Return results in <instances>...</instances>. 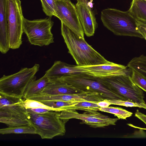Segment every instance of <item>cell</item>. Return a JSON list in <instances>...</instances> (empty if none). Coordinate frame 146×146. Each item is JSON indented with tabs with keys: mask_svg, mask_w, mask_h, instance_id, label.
Returning <instances> with one entry per match:
<instances>
[{
	"mask_svg": "<svg viewBox=\"0 0 146 146\" xmlns=\"http://www.w3.org/2000/svg\"><path fill=\"white\" fill-rule=\"evenodd\" d=\"M128 11L137 24L146 27V0H133Z\"/></svg>",
	"mask_w": 146,
	"mask_h": 146,
	"instance_id": "cell-19",
	"label": "cell"
},
{
	"mask_svg": "<svg viewBox=\"0 0 146 146\" xmlns=\"http://www.w3.org/2000/svg\"><path fill=\"white\" fill-rule=\"evenodd\" d=\"M0 122L6 124L8 127L26 126L31 125L28 119H23L16 118L0 117Z\"/></svg>",
	"mask_w": 146,
	"mask_h": 146,
	"instance_id": "cell-24",
	"label": "cell"
},
{
	"mask_svg": "<svg viewBox=\"0 0 146 146\" xmlns=\"http://www.w3.org/2000/svg\"><path fill=\"white\" fill-rule=\"evenodd\" d=\"M45 99L47 101H87L96 102L104 100L98 93L87 92L72 94L46 95L45 97Z\"/></svg>",
	"mask_w": 146,
	"mask_h": 146,
	"instance_id": "cell-16",
	"label": "cell"
},
{
	"mask_svg": "<svg viewBox=\"0 0 146 146\" xmlns=\"http://www.w3.org/2000/svg\"><path fill=\"white\" fill-rule=\"evenodd\" d=\"M143 38L145 39V40H146V35L144 36Z\"/></svg>",
	"mask_w": 146,
	"mask_h": 146,
	"instance_id": "cell-33",
	"label": "cell"
},
{
	"mask_svg": "<svg viewBox=\"0 0 146 146\" xmlns=\"http://www.w3.org/2000/svg\"><path fill=\"white\" fill-rule=\"evenodd\" d=\"M28 113H46L50 111L53 110L43 109V108H27L26 109Z\"/></svg>",
	"mask_w": 146,
	"mask_h": 146,
	"instance_id": "cell-30",
	"label": "cell"
},
{
	"mask_svg": "<svg viewBox=\"0 0 146 146\" xmlns=\"http://www.w3.org/2000/svg\"><path fill=\"white\" fill-rule=\"evenodd\" d=\"M88 72V74L93 76L101 78L125 74L131 72L124 65L110 62L102 64L79 66Z\"/></svg>",
	"mask_w": 146,
	"mask_h": 146,
	"instance_id": "cell-13",
	"label": "cell"
},
{
	"mask_svg": "<svg viewBox=\"0 0 146 146\" xmlns=\"http://www.w3.org/2000/svg\"><path fill=\"white\" fill-rule=\"evenodd\" d=\"M78 0H77V1H78Z\"/></svg>",
	"mask_w": 146,
	"mask_h": 146,
	"instance_id": "cell-35",
	"label": "cell"
},
{
	"mask_svg": "<svg viewBox=\"0 0 146 146\" xmlns=\"http://www.w3.org/2000/svg\"><path fill=\"white\" fill-rule=\"evenodd\" d=\"M44 12L48 16H55V0H40Z\"/></svg>",
	"mask_w": 146,
	"mask_h": 146,
	"instance_id": "cell-26",
	"label": "cell"
},
{
	"mask_svg": "<svg viewBox=\"0 0 146 146\" xmlns=\"http://www.w3.org/2000/svg\"><path fill=\"white\" fill-rule=\"evenodd\" d=\"M51 81L45 74L41 78H35L28 85L23 96L24 99L40 94Z\"/></svg>",
	"mask_w": 146,
	"mask_h": 146,
	"instance_id": "cell-18",
	"label": "cell"
},
{
	"mask_svg": "<svg viewBox=\"0 0 146 146\" xmlns=\"http://www.w3.org/2000/svg\"><path fill=\"white\" fill-rule=\"evenodd\" d=\"M97 104L100 107L102 108L107 107L111 105L108 100L106 99L97 102Z\"/></svg>",
	"mask_w": 146,
	"mask_h": 146,
	"instance_id": "cell-32",
	"label": "cell"
},
{
	"mask_svg": "<svg viewBox=\"0 0 146 146\" xmlns=\"http://www.w3.org/2000/svg\"><path fill=\"white\" fill-rule=\"evenodd\" d=\"M40 102L48 106L58 109L60 111L64 110L67 107L73 106L80 102L65 101H41Z\"/></svg>",
	"mask_w": 146,
	"mask_h": 146,
	"instance_id": "cell-25",
	"label": "cell"
},
{
	"mask_svg": "<svg viewBox=\"0 0 146 146\" xmlns=\"http://www.w3.org/2000/svg\"><path fill=\"white\" fill-rule=\"evenodd\" d=\"M8 26L10 48H19L22 44L23 21L20 0H7Z\"/></svg>",
	"mask_w": 146,
	"mask_h": 146,
	"instance_id": "cell-8",
	"label": "cell"
},
{
	"mask_svg": "<svg viewBox=\"0 0 146 146\" xmlns=\"http://www.w3.org/2000/svg\"><path fill=\"white\" fill-rule=\"evenodd\" d=\"M61 34L69 53L79 66L104 64L110 62L94 49L63 23Z\"/></svg>",
	"mask_w": 146,
	"mask_h": 146,
	"instance_id": "cell-1",
	"label": "cell"
},
{
	"mask_svg": "<svg viewBox=\"0 0 146 146\" xmlns=\"http://www.w3.org/2000/svg\"><path fill=\"white\" fill-rule=\"evenodd\" d=\"M127 66L146 79V56L142 55L133 58L129 62Z\"/></svg>",
	"mask_w": 146,
	"mask_h": 146,
	"instance_id": "cell-20",
	"label": "cell"
},
{
	"mask_svg": "<svg viewBox=\"0 0 146 146\" xmlns=\"http://www.w3.org/2000/svg\"><path fill=\"white\" fill-rule=\"evenodd\" d=\"M55 0V16L80 37L84 38V32L75 5L70 1Z\"/></svg>",
	"mask_w": 146,
	"mask_h": 146,
	"instance_id": "cell-10",
	"label": "cell"
},
{
	"mask_svg": "<svg viewBox=\"0 0 146 146\" xmlns=\"http://www.w3.org/2000/svg\"></svg>",
	"mask_w": 146,
	"mask_h": 146,
	"instance_id": "cell-37",
	"label": "cell"
},
{
	"mask_svg": "<svg viewBox=\"0 0 146 146\" xmlns=\"http://www.w3.org/2000/svg\"><path fill=\"white\" fill-rule=\"evenodd\" d=\"M80 73L88 74V72L77 65L70 64L60 60L55 61L52 66L45 72L50 80L59 79L68 75Z\"/></svg>",
	"mask_w": 146,
	"mask_h": 146,
	"instance_id": "cell-14",
	"label": "cell"
},
{
	"mask_svg": "<svg viewBox=\"0 0 146 146\" xmlns=\"http://www.w3.org/2000/svg\"><path fill=\"white\" fill-rule=\"evenodd\" d=\"M100 107L97 104V102L83 101L80 102L73 106L66 108L64 110H80L85 111H97Z\"/></svg>",
	"mask_w": 146,
	"mask_h": 146,
	"instance_id": "cell-23",
	"label": "cell"
},
{
	"mask_svg": "<svg viewBox=\"0 0 146 146\" xmlns=\"http://www.w3.org/2000/svg\"><path fill=\"white\" fill-rule=\"evenodd\" d=\"M111 105L123 106L126 107H137L146 110L145 103H137L129 101L119 100H108Z\"/></svg>",
	"mask_w": 146,
	"mask_h": 146,
	"instance_id": "cell-28",
	"label": "cell"
},
{
	"mask_svg": "<svg viewBox=\"0 0 146 146\" xmlns=\"http://www.w3.org/2000/svg\"><path fill=\"white\" fill-rule=\"evenodd\" d=\"M54 22L51 17L23 21V30L30 44L42 46L54 43V38L51 30Z\"/></svg>",
	"mask_w": 146,
	"mask_h": 146,
	"instance_id": "cell-7",
	"label": "cell"
},
{
	"mask_svg": "<svg viewBox=\"0 0 146 146\" xmlns=\"http://www.w3.org/2000/svg\"><path fill=\"white\" fill-rule=\"evenodd\" d=\"M0 133L3 135L12 133L37 134L35 129L31 125L1 129Z\"/></svg>",
	"mask_w": 146,
	"mask_h": 146,
	"instance_id": "cell-21",
	"label": "cell"
},
{
	"mask_svg": "<svg viewBox=\"0 0 146 146\" xmlns=\"http://www.w3.org/2000/svg\"><path fill=\"white\" fill-rule=\"evenodd\" d=\"M63 0L67 1H70V0Z\"/></svg>",
	"mask_w": 146,
	"mask_h": 146,
	"instance_id": "cell-34",
	"label": "cell"
},
{
	"mask_svg": "<svg viewBox=\"0 0 146 146\" xmlns=\"http://www.w3.org/2000/svg\"><path fill=\"white\" fill-rule=\"evenodd\" d=\"M101 19L104 27L115 35L143 38L137 21L128 11L105 9L101 11Z\"/></svg>",
	"mask_w": 146,
	"mask_h": 146,
	"instance_id": "cell-2",
	"label": "cell"
},
{
	"mask_svg": "<svg viewBox=\"0 0 146 146\" xmlns=\"http://www.w3.org/2000/svg\"></svg>",
	"mask_w": 146,
	"mask_h": 146,
	"instance_id": "cell-36",
	"label": "cell"
},
{
	"mask_svg": "<svg viewBox=\"0 0 146 146\" xmlns=\"http://www.w3.org/2000/svg\"><path fill=\"white\" fill-rule=\"evenodd\" d=\"M131 70V78L133 82L138 87L146 92V79L135 71Z\"/></svg>",
	"mask_w": 146,
	"mask_h": 146,
	"instance_id": "cell-29",
	"label": "cell"
},
{
	"mask_svg": "<svg viewBox=\"0 0 146 146\" xmlns=\"http://www.w3.org/2000/svg\"><path fill=\"white\" fill-rule=\"evenodd\" d=\"M75 6L84 33L88 37L93 36L98 24L87 0H78Z\"/></svg>",
	"mask_w": 146,
	"mask_h": 146,
	"instance_id": "cell-12",
	"label": "cell"
},
{
	"mask_svg": "<svg viewBox=\"0 0 146 146\" xmlns=\"http://www.w3.org/2000/svg\"><path fill=\"white\" fill-rule=\"evenodd\" d=\"M10 49L7 0H0V51L2 54H5Z\"/></svg>",
	"mask_w": 146,
	"mask_h": 146,
	"instance_id": "cell-15",
	"label": "cell"
},
{
	"mask_svg": "<svg viewBox=\"0 0 146 146\" xmlns=\"http://www.w3.org/2000/svg\"><path fill=\"white\" fill-rule=\"evenodd\" d=\"M60 112L52 110L41 113L27 112L28 119L42 139H51L56 136L64 135L66 132V122L59 118Z\"/></svg>",
	"mask_w": 146,
	"mask_h": 146,
	"instance_id": "cell-3",
	"label": "cell"
},
{
	"mask_svg": "<svg viewBox=\"0 0 146 146\" xmlns=\"http://www.w3.org/2000/svg\"><path fill=\"white\" fill-rule=\"evenodd\" d=\"M51 81L50 83L38 95L72 94L86 92L78 90L71 85L58 79Z\"/></svg>",
	"mask_w": 146,
	"mask_h": 146,
	"instance_id": "cell-17",
	"label": "cell"
},
{
	"mask_svg": "<svg viewBox=\"0 0 146 146\" xmlns=\"http://www.w3.org/2000/svg\"><path fill=\"white\" fill-rule=\"evenodd\" d=\"M23 103L24 107L26 109L27 108H40L53 110L56 111H60L58 109L48 106L38 101L28 99H24Z\"/></svg>",
	"mask_w": 146,
	"mask_h": 146,
	"instance_id": "cell-27",
	"label": "cell"
},
{
	"mask_svg": "<svg viewBox=\"0 0 146 146\" xmlns=\"http://www.w3.org/2000/svg\"><path fill=\"white\" fill-rule=\"evenodd\" d=\"M131 73L132 71L98 78L108 88L125 100L137 103H145L143 92L133 81L131 78Z\"/></svg>",
	"mask_w": 146,
	"mask_h": 146,
	"instance_id": "cell-5",
	"label": "cell"
},
{
	"mask_svg": "<svg viewBox=\"0 0 146 146\" xmlns=\"http://www.w3.org/2000/svg\"><path fill=\"white\" fill-rule=\"evenodd\" d=\"M23 97L6 95L0 93V117L28 119Z\"/></svg>",
	"mask_w": 146,
	"mask_h": 146,
	"instance_id": "cell-11",
	"label": "cell"
},
{
	"mask_svg": "<svg viewBox=\"0 0 146 146\" xmlns=\"http://www.w3.org/2000/svg\"><path fill=\"white\" fill-rule=\"evenodd\" d=\"M98 110L99 111L113 114L119 119H126L131 116L133 114L132 112L124 109L117 107H100Z\"/></svg>",
	"mask_w": 146,
	"mask_h": 146,
	"instance_id": "cell-22",
	"label": "cell"
},
{
	"mask_svg": "<svg viewBox=\"0 0 146 146\" xmlns=\"http://www.w3.org/2000/svg\"><path fill=\"white\" fill-rule=\"evenodd\" d=\"M58 79L83 92L98 93L104 99L126 100L122 96L108 88L98 78L87 74L68 75Z\"/></svg>",
	"mask_w": 146,
	"mask_h": 146,
	"instance_id": "cell-4",
	"label": "cell"
},
{
	"mask_svg": "<svg viewBox=\"0 0 146 146\" xmlns=\"http://www.w3.org/2000/svg\"><path fill=\"white\" fill-rule=\"evenodd\" d=\"M59 117L66 122L70 119H75L82 121L81 124H85L93 128H103L115 125L119 119L111 118L97 111H85L83 113H78L75 110H66L59 113Z\"/></svg>",
	"mask_w": 146,
	"mask_h": 146,
	"instance_id": "cell-9",
	"label": "cell"
},
{
	"mask_svg": "<svg viewBox=\"0 0 146 146\" xmlns=\"http://www.w3.org/2000/svg\"><path fill=\"white\" fill-rule=\"evenodd\" d=\"M40 65L35 64L31 68H22L18 72L9 75H4L0 79V93L6 95L23 97L29 84L36 78Z\"/></svg>",
	"mask_w": 146,
	"mask_h": 146,
	"instance_id": "cell-6",
	"label": "cell"
},
{
	"mask_svg": "<svg viewBox=\"0 0 146 146\" xmlns=\"http://www.w3.org/2000/svg\"><path fill=\"white\" fill-rule=\"evenodd\" d=\"M135 116L143 122L146 125V115L139 111H137L135 113Z\"/></svg>",
	"mask_w": 146,
	"mask_h": 146,
	"instance_id": "cell-31",
	"label": "cell"
}]
</instances>
